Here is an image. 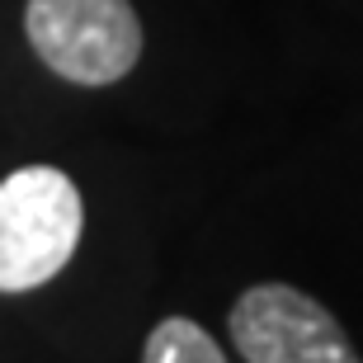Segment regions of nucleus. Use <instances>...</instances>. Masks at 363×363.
<instances>
[{
  "instance_id": "f257e3e1",
  "label": "nucleus",
  "mask_w": 363,
  "mask_h": 363,
  "mask_svg": "<svg viewBox=\"0 0 363 363\" xmlns=\"http://www.w3.org/2000/svg\"><path fill=\"white\" fill-rule=\"evenodd\" d=\"M81 189L57 165H24L0 179V293H33L81 245Z\"/></svg>"
},
{
  "instance_id": "f03ea898",
  "label": "nucleus",
  "mask_w": 363,
  "mask_h": 363,
  "mask_svg": "<svg viewBox=\"0 0 363 363\" xmlns=\"http://www.w3.org/2000/svg\"><path fill=\"white\" fill-rule=\"evenodd\" d=\"M24 33L71 85H113L142 57V19L128 0H28Z\"/></svg>"
},
{
  "instance_id": "7ed1b4c3",
  "label": "nucleus",
  "mask_w": 363,
  "mask_h": 363,
  "mask_svg": "<svg viewBox=\"0 0 363 363\" xmlns=\"http://www.w3.org/2000/svg\"><path fill=\"white\" fill-rule=\"evenodd\" d=\"M231 345L245 363H359L345 325L293 283H255L231 307Z\"/></svg>"
},
{
  "instance_id": "20e7f679",
  "label": "nucleus",
  "mask_w": 363,
  "mask_h": 363,
  "mask_svg": "<svg viewBox=\"0 0 363 363\" xmlns=\"http://www.w3.org/2000/svg\"><path fill=\"white\" fill-rule=\"evenodd\" d=\"M142 363H227V359H222V345H217L199 321H189V316H165V321L147 335Z\"/></svg>"
}]
</instances>
